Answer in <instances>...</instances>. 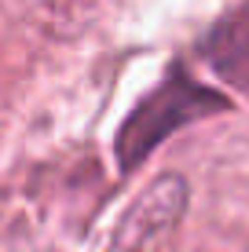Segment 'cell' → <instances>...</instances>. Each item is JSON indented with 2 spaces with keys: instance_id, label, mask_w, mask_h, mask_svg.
<instances>
[{
  "instance_id": "2",
  "label": "cell",
  "mask_w": 249,
  "mask_h": 252,
  "mask_svg": "<svg viewBox=\"0 0 249 252\" xmlns=\"http://www.w3.org/2000/svg\"><path fill=\"white\" fill-rule=\"evenodd\" d=\"M220 106H224L220 95H213V92L198 88V84H191L183 73L169 77V81L161 84V88L154 92L132 117H128V125L121 132V143H117L121 168L132 172L136 161H140L143 154H150L161 139L173 132V128L187 125L191 117L205 114V110H220Z\"/></svg>"
},
{
  "instance_id": "1",
  "label": "cell",
  "mask_w": 249,
  "mask_h": 252,
  "mask_svg": "<svg viewBox=\"0 0 249 252\" xmlns=\"http://www.w3.org/2000/svg\"><path fill=\"white\" fill-rule=\"evenodd\" d=\"M191 205V183L179 172L154 176L147 190L125 208L121 223L110 234L107 252H165Z\"/></svg>"
}]
</instances>
